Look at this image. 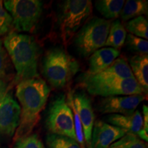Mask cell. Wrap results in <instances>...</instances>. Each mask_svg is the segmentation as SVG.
Wrapping results in <instances>:
<instances>
[{
    "label": "cell",
    "instance_id": "1",
    "mask_svg": "<svg viewBox=\"0 0 148 148\" xmlns=\"http://www.w3.org/2000/svg\"><path fill=\"white\" fill-rule=\"evenodd\" d=\"M50 88L40 78L27 79L18 83L16 97L20 103L21 114L18 125L14 132V142L29 136L40 119Z\"/></svg>",
    "mask_w": 148,
    "mask_h": 148
},
{
    "label": "cell",
    "instance_id": "2",
    "mask_svg": "<svg viewBox=\"0 0 148 148\" xmlns=\"http://www.w3.org/2000/svg\"><path fill=\"white\" fill-rule=\"evenodd\" d=\"M3 43L16 70V82L38 78V48L32 36L10 32Z\"/></svg>",
    "mask_w": 148,
    "mask_h": 148
},
{
    "label": "cell",
    "instance_id": "3",
    "mask_svg": "<svg viewBox=\"0 0 148 148\" xmlns=\"http://www.w3.org/2000/svg\"><path fill=\"white\" fill-rule=\"evenodd\" d=\"M78 69L76 61L60 48L48 51L42 65L44 75L49 84L56 88L65 86Z\"/></svg>",
    "mask_w": 148,
    "mask_h": 148
},
{
    "label": "cell",
    "instance_id": "4",
    "mask_svg": "<svg viewBox=\"0 0 148 148\" xmlns=\"http://www.w3.org/2000/svg\"><path fill=\"white\" fill-rule=\"evenodd\" d=\"M111 23L110 20L93 17L83 25L75 38V46L83 56H90L105 45Z\"/></svg>",
    "mask_w": 148,
    "mask_h": 148
},
{
    "label": "cell",
    "instance_id": "5",
    "mask_svg": "<svg viewBox=\"0 0 148 148\" xmlns=\"http://www.w3.org/2000/svg\"><path fill=\"white\" fill-rule=\"evenodd\" d=\"M92 2L89 0H66L62 3L60 28L62 40L68 43L89 17Z\"/></svg>",
    "mask_w": 148,
    "mask_h": 148
},
{
    "label": "cell",
    "instance_id": "6",
    "mask_svg": "<svg viewBox=\"0 0 148 148\" xmlns=\"http://www.w3.org/2000/svg\"><path fill=\"white\" fill-rule=\"evenodd\" d=\"M5 9L12 18V26L18 32H32L42 13V1L39 0H6Z\"/></svg>",
    "mask_w": 148,
    "mask_h": 148
},
{
    "label": "cell",
    "instance_id": "7",
    "mask_svg": "<svg viewBox=\"0 0 148 148\" xmlns=\"http://www.w3.org/2000/svg\"><path fill=\"white\" fill-rule=\"evenodd\" d=\"M46 125L51 134L64 136L76 140L73 112L63 94L56 98L49 107Z\"/></svg>",
    "mask_w": 148,
    "mask_h": 148
},
{
    "label": "cell",
    "instance_id": "8",
    "mask_svg": "<svg viewBox=\"0 0 148 148\" xmlns=\"http://www.w3.org/2000/svg\"><path fill=\"white\" fill-rule=\"evenodd\" d=\"M82 86L92 95L106 97L110 96L143 95V90L134 77L119 78L102 81L88 82L82 81Z\"/></svg>",
    "mask_w": 148,
    "mask_h": 148
},
{
    "label": "cell",
    "instance_id": "9",
    "mask_svg": "<svg viewBox=\"0 0 148 148\" xmlns=\"http://www.w3.org/2000/svg\"><path fill=\"white\" fill-rule=\"evenodd\" d=\"M21 108L12 95L6 91L0 96V134L12 136L19 123Z\"/></svg>",
    "mask_w": 148,
    "mask_h": 148
},
{
    "label": "cell",
    "instance_id": "10",
    "mask_svg": "<svg viewBox=\"0 0 148 148\" xmlns=\"http://www.w3.org/2000/svg\"><path fill=\"white\" fill-rule=\"evenodd\" d=\"M145 99L143 95L110 96L100 101L98 109L102 114H118L128 115L135 112L141 101Z\"/></svg>",
    "mask_w": 148,
    "mask_h": 148
},
{
    "label": "cell",
    "instance_id": "11",
    "mask_svg": "<svg viewBox=\"0 0 148 148\" xmlns=\"http://www.w3.org/2000/svg\"><path fill=\"white\" fill-rule=\"evenodd\" d=\"M126 134L125 131L119 127L98 120L94 123L88 148H108Z\"/></svg>",
    "mask_w": 148,
    "mask_h": 148
},
{
    "label": "cell",
    "instance_id": "12",
    "mask_svg": "<svg viewBox=\"0 0 148 148\" xmlns=\"http://www.w3.org/2000/svg\"><path fill=\"white\" fill-rule=\"evenodd\" d=\"M73 99L81 123H82L84 140L88 147L91 140L92 128L95 123V114L89 97L84 92L73 95Z\"/></svg>",
    "mask_w": 148,
    "mask_h": 148
},
{
    "label": "cell",
    "instance_id": "13",
    "mask_svg": "<svg viewBox=\"0 0 148 148\" xmlns=\"http://www.w3.org/2000/svg\"><path fill=\"white\" fill-rule=\"evenodd\" d=\"M134 77L128 63L124 58H116L106 69L100 73L88 77H83L82 81L102 82L110 79Z\"/></svg>",
    "mask_w": 148,
    "mask_h": 148
},
{
    "label": "cell",
    "instance_id": "14",
    "mask_svg": "<svg viewBox=\"0 0 148 148\" xmlns=\"http://www.w3.org/2000/svg\"><path fill=\"white\" fill-rule=\"evenodd\" d=\"M120 51L112 47H103L95 51L90 56L89 66L84 77L100 73L110 66L119 57Z\"/></svg>",
    "mask_w": 148,
    "mask_h": 148
},
{
    "label": "cell",
    "instance_id": "15",
    "mask_svg": "<svg viewBox=\"0 0 148 148\" xmlns=\"http://www.w3.org/2000/svg\"><path fill=\"white\" fill-rule=\"evenodd\" d=\"M106 120L110 125L136 136H138L143 127V116L138 110L128 115L112 114L107 116Z\"/></svg>",
    "mask_w": 148,
    "mask_h": 148
},
{
    "label": "cell",
    "instance_id": "16",
    "mask_svg": "<svg viewBox=\"0 0 148 148\" xmlns=\"http://www.w3.org/2000/svg\"><path fill=\"white\" fill-rule=\"evenodd\" d=\"M130 67L134 77L143 90L144 93L147 94L148 90V56L147 54H137L131 57L129 60Z\"/></svg>",
    "mask_w": 148,
    "mask_h": 148
},
{
    "label": "cell",
    "instance_id": "17",
    "mask_svg": "<svg viewBox=\"0 0 148 148\" xmlns=\"http://www.w3.org/2000/svg\"><path fill=\"white\" fill-rule=\"evenodd\" d=\"M148 2L145 0H127L125 1L120 13L123 21L134 18L143 14H147Z\"/></svg>",
    "mask_w": 148,
    "mask_h": 148
},
{
    "label": "cell",
    "instance_id": "18",
    "mask_svg": "<svg viewBox=\"0 0 148 148\" xmlns=\"http://www.w3.org/2000/svg\"><path fill=\"white\" fill-rule=\"evenodd\" d=\"M126 30L120 20L116 19L111 23L108 37L104 46L114 49H120L125 43L126 38Z\"/></svg>",
    "mask_w": 148,
    "mask_h": 148
},
{
    "label": "cell",
    "instance_id": "19",
    "mask_svg": "<svg viewBox=\"0 0 148 148\" xmlns=\"http://www.w3.org/2000/svg\"><path fill=\"white\" fill-rule=\"evenodd\" d=\"M124 3L123 0H99L95 1V5L105 18L110 19L120 16Z\"/></svg>",
    "mask_w": 148,
    "mask_h": 148
},
{
    "label": "cell",
    "instance_id": "20",
    "mask_svg": "<svg viewBox=\"0 0 148 148\" xmlns=\"http://www.w3.org/2000/svg\"><path fill=\"white\" fill-rule=\"evenodd\" d=\"M125 28L130 34L147 40L148 38L147 20L143 16H140L130 20L126 23Z\"/></svg>",
    "mask_w": 148,
    "mask_h": 148
},
{
    "label": "cell",
    "instance_id": "21",
    "mask_svg": "<svg viewBox=\"0 0 148 148\" xmlns=\"http://www.w3.org/2000/svg\"><path fill=\"white\" fill-rule=\"evenodd\" d=\"M46 143L48 148H80L77 140L51 133L47 136Z\"/></svg>",
    "mask_w": 148,
    "mask_h": 148
},
{
    "label": "cell",
    "instance_id": "22",
    "mask_svg": "<svg viewBox=\"0 0 148 148\" xmlns=\"http://www.w3.org/2000/svg\"><path fill=\"white\" fill-rule=\"evenodd\" d=\"M108 148H147L145 143L136 135L127 133Z\"/></svg>",
    "mask_w": 148,
    "mask_h": 148
},
{
    "label": "cell",
    "instance_id": "23",
    "mask_svg": "<svg viewBox=\"0 0 148 148\" xmlns=\"http://www.w3.org/2000/svg\"><path fill=\"white\" fill-rule=\"evenodd\" d=\"M68 104L71 108L72 112L73 114V120H74V127H75V136H76V140L78 143L80 148H85V140L84 136V132H83V128L82 123H81L80 119H79V115L77 114L76 110H75V106H74V102L73 99V95L69 94L68 97Z\"/></svg>",
    "mask_w": 148,
    "mask_h": 148
},
{
    "label": "cell",
    "instance_id": "24",
    "mask_svg": "<svg viewBox=\"0 0 148 148\" xmlns=\"http://www.w3.org/2000/svg\"><path fill=\"white\" fill-rule=\"evenodd\" d=\"M125 42L127 47L131 50L140 53V54H147L148 42L147 40L128 34L126 35Z\"/></svg>",
    "mask_w": 148,
    "mask_h": 148
},
{
    "label": "cell",
    "instance_id": "25",
    "mask_svg": "<svg viewBox=\"0 0 148 148\" xmlns=\"http://www.w3.org/2000/svg\"><path fill=\"white\" fill-rule=\"evenodd\" d=\"M10 64L9 56L3 45V41L0 39V79L4 81L10 75Z\"/></svg>",
    "mask_w": 148,
    "mask_h": 148
},
{
    "label": "cell",
    "instance_id": "26",
    "mask_svg": "<svg viewBox=\"0 0 148 148\" xmlns=\"http://www.w3.org/2000/svg\"><path fill=\"white\" fill-rule=\"evenodd\" d=\"M3 5V1H0V36L8 33L12 27V18Z\"/></svg>",
    "mask_w": 148,
    "mask_h": 148
},
{
    "label": "cell",
    "instance_id": "27",
    "mask_svg": "<svg viewBox=\"0 0 148 148\" xmlns=\"http://www.w3.org/2000/svg\"><path fill=\"white\" fill-rule=\"evenodd\" d=\"M16 148H45L43 143L36 134H29L16 142Z\"/></svg>",
    "mask_w": 148,
    "mask_h": 148
},
{
    "label": "cell",
    "instance_id": "28",
    "mask_svg": "<svg viewBox=\"0 0 148 148\" xmlns=\"http://www.w3.org/2000/svg\"><path fill=\"white\" fill-rule=\"evenodd\" d=\"M143 127L137 136L147 142L148 140V108L146 105H144L143 107Z\"/></svg>",
    "mask_w": 148,
    "mask_h": 148
},
{
    "label": "cell",
    "instance_id": "29",
    "mask_svg": "<svg viewBox=\"0 0 148 148\" xmlns=\"http://www.w3.org/2000/svg\"><path fill=\"white\" fill-rule=\"evenodd\" d=\"M7 91V84L5 81L0 79V96Z\"/></svg>",
    "mask_w": 148,
    "mask_h": 148
}]
</instances>
